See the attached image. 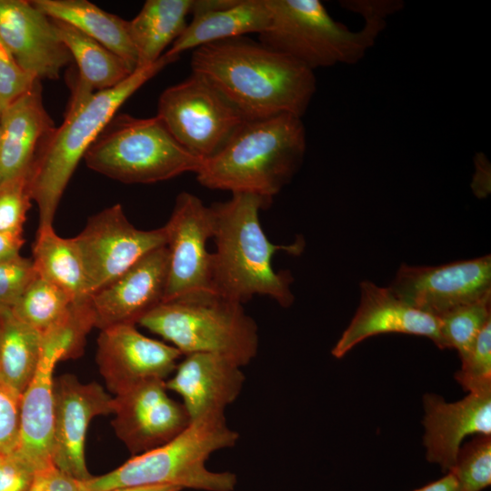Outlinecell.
Instances as JSON below:
<instances>
[{
	"label": "cell",
	"mask_w": 491,
	"mask_h": 491,
	"mask_svg": "<svg viewBox=\"0 0 491 491\" xmlns=\"http://www.w3.org/2000/svg\"><path fill=\"white\" fill-rule=\"evenodd\" d=\"M71 351L72 341L65 331L43 336L36 372L22 394L19 440L12 456L35 472L54 465V369L58 361L70 358Z\"/></svg>",
	"instance_id": "cell-14"
},
{
	"label": "cell",
	"mask_w": 491,
	"mask_h": 491,
	"mask_svg": "<svg viewBox=\"0 0 491 491\" xmlns=\"http://www.w3.org/2000/svg\"><path fill=\"white\" fill-rule=\"evenodd\" d=\"M182 356L175 346L141 334L135 325L102 329L97 338L99 372L115 396L146 380L165 381Z\"/></svg>",
	"instance_id": "cell-16"
},
{
	"label": "cell",
	"mask_w": 491,
	"mask_h": 491,
	"mask_svg": "<svg viewBox=\"0 0 491 491\" xmlns=\"http://www.w3.org/2000/svg\"><path fill=\"white\" fill-rule=\"evenodd\" d=\"M355 2H356V1H350V2H347L346 7H347L348 9H351V8H352V5H353V4H354ZM385 2H386V1H385ZM387 3H389V4L392 5L394 11L396 10V9H398L397 4H395L394 1H390V2H387Z\"/></svg>",
	"instance_id": "cell-42"
},
{
	"label": "cell",
	"mask_w": 491,
	"mask_h": 491,
	"mask_svg": "<svg viewBox=\"0 0 491 491\" xmlns=\"http://www.w3.org/2000/svg\"><path fill=\"white\" fill-rule=\"evenodd\" d=\"M402 333L426 336L445 349L440 319L403 302L388 289L371 281L360 283V302L350 324L332 349L336 358L365 339L380 334Z\"/></svg>",
	"instance_id": "cell-19"
},
{
	"label": "cell",
	"mask_w": 491,
	"mask_h": 491,
	"mask_svg": "<svg viewBox=\"0 0 491 491\" xmlns=\"http://www.w3.org/2000/svg\"><path fill=\"white\" fill-rule=\"evenodd\" d=\"M112 425L132 456L158 447L191 423L181 402L167 394L165 381L141 382L113 397Z\"/></svg>",
	"instance_id": "cell-13"
},
{
	"label": "cell",
	"mask_w": 491,
	"mask_h": 491,
	"mask_svg": "<svg viewBox=\"0 0 491 491\" xmlns=\"http://www.w3.org/2000/svg\"><path fill=\"white\" fill-rule=\"evenodd\" d=\"M239 438L225 414H211L192 421L169 442L133 456L117 468L85 481L86 491L171 485L182 489L233 491L236 476L214 472L205 462L215 451L234 446Z\"/></svg>",
	"instance_id": "cell-5"
},
{
	"label": "cell",
	"mask_w": 491,
	"mask_h": 491,
	"mask_svg": "<svg viewBox=\"0 0 491 491\" xmlns=\"http://www.w3.org/2000/svg\"><path fill=\"white\" fill-rule=\"evenodd\" d=\"M21 398V394L0 381V456H11L16 449Z\"/></svg>",
	"instance_id": "cell-35"
},
{
	"label": "cell",
	"mask_w": 491,
	"mask_h": 491,
	"mask_svg": "<svg viewBox=\"0 0 491 491\" xmlns=\"http://www.w3.org/2000/svg\"><path fill=\"white\" fill-rule=\"evenodd\" d=\"M272 200L253 194L235 193L212 206L215 214V251L211 253V289L243 304L256 295L271 297L283 307L294 302L288 271L276 272L272 258L283 250L300 255L302 238L291 245H275L266 235L259 213Z\"/></svg>",
	"instance_id": "cell-2"
},
{
	"label": "cell",
	"mask_w": 491,
	"mask_h": 491,
	"mask_svg": "<svg viewBox=\"0 0 491 491\" xmlns=\"http://www.w3.org/2000/svg\"><path fill=\"white\" fill-rule=\"evenodd\" d=\"M155 116L185 149L203 160L245 120L210 82L195 73L162 92Z\"/></svg>",
	"instance_id": "cell-9"
},
{
	"label": "cell",
	"mask_w": 491,
	"mask_h": 491,
	"mask_svg": "<svg viewBox=\"0 0 491 491\" xmlns=\"http://www.w3.org/2000/svg\"><path fill=\"white\" fill-rule=\"evenodd\" d=\"M53 21L77 65L78 77L93 90L113 88L134 72L124 59L99 42L69 24Z\"/></svg>",
	"instance_id": "cell-28"
},
{
	"label": "cell",
	"mask_w": 491,
	"mask_h": 491,
	"mask_svg": "<svg viewBox=\"0 0 491 491\" xmlns=\"http://www.w3.org/2000/svg\"><path fill=\"white\" fill-rule=\"evenodd\" d=\"M426 459L451 471L463 439L468 435H491V391L469 393L463 399L447 403L426 394L423 399Z\"/></svg>",
	"instance_id": "cell-21"
},
{
	"label": "cell",
	"mask_w": 491,
	"mask_h": 491,
	"mask_svg": "<svg viewBox=\"0 0 491 491\" xmlns=\"http://www.w3.org/2000/svg\"><path fill=\"white\" fill-rule=\"evenodd\" d=\"M1 114H2V108L0 106V138H1Z\"/></svg>",
	"instance_id": "cell-43"
},
{
	"label": "cell",
	"mask_w": 491,
	"mask_h": 491,
	"mask_svg": "<svg viewBox=\"0 0 491 491\" xmlns=\"http://www.w3.org/2000/svg\"><path fill=\"white\" fill-rule=\"evenodd\" d=\"M35 471L14 456H0V491H28Z\"/></svg>",
	"instance_id": "cell-38"
},
{
	"label": "cell",
	"mask_w": 491,
	"mask_h": 491,
	"mask_svg": "<svg viewBox=\"0 0 491 491\" xmlns=\"http://www.w3.org/2000/svg\"><path fill=\"white\" fill-rule=\"evenodd\" d=\"M191 67L245 119L280 114L302 117L316 87L313 70L244 36L194 49Z\"/></svg>",
	"instance_id": "cell-1"
},
{
	"label": "cell",
	"mask_w": 491,
	"mask_h": 491,
	"mask_svg": "<svg viewBox=\"0 0 491 491\" xmlns=\"http://www.w3.org/2000/svg\"><path fill=\"white\" fill-rule=\"evenodd\" d=\"M84 159L90 169L125 184H150L196 173L203 162L185 149L156 116L128 115L113 117Z\"/></svg>",
	"instance_id": "cell-8"
},
{
	"label": "cell",
	"mask_w": 491,
	"mask_h": 491,
	"mask_svg": "<svg viewBox=\"0 0 491 491\" xmlns=\"http://www.w3.org/2000/svg\"><path fill=\"white\" fill-rule=\"evenodd\" d=\"M238 364L212 353H194L178 362L165 380L182 398L190 421L225 410L240 395L246 376Z\"/></svg>",
	"instance_id": "cell-20"
},
{
	"label": "cell",
	"mask_w": 491,
	"mask_h": 491,
	"mask_svg": "<svg viewBox=\"0 0 491 491\" xmlns=\"http://www.w3.org/2000/svg\"><path fill=\"white\" fill-rule=\"evenodd\" d=\"M31 3L52 19L63 21L137 68L138 56L132 42L128 21L110 14L86 0H34Z\"/></svg>",
	"instance_id": "cell-24"
},
{
	"label": "cell",
	"mask_w": 491,
	"mask_h": 491,
	"mask_svg": "<svg viewBox=\"0 0 491 491\" xmlns=\"http://www.w3.org/2000/svg\"><path fill=\"white\" fill-rule=\"evenodd\" d=\"M168 272L163 302L212 292L211 253L206 243L215 234V214L201 199L180 193L164 225Z\"/></svg>",
	"instance_id": "cell-11"
},
{
	"label": "cell",
	"mask_w": 491,
	"mask_h": 491,
	"mask_svg": "<svg viewBox=\"0 0 491 491\" xmlns=\"http://www.w3.org/2000/svg\"><path fill=\"white\" fill-rule=\"evenodd\" d=\"M438 318L445 349H456L462 361L469 354L481 330L491 321V293Z\"/></svg>",
	"instance_id": "cell-30"
},
{
	"label": "cell",
	"mask_w": 491,
	"mask_h": 491,
	"mask_svg": "<svg viewBox=\"0 0 491 491\" xmlns=\"http://www.w3.org/2000/svg\"><path fill=\"white\" fill-rule=\"evenodd\" d=\"M32 261L38 276L65 290L75 302L90 297L85 271L74 239L59 236L53 225L38 227Z\"/></svg>",
	"instance_id": "cell-26"
},
{
	"label": "cell",
	"mask_w": 491,
	"mask_h": 491,
	"mask_svg": "<svg viewBox=\"0 0 491 491\" xmlns=\"http://www.w3.org/2000/svg\"><path fill=\"white\" fill-rule=\"evenodd\" d=\"M30 171L3 181L0 186V232L22 234L30 207Z\"/></svg>",
	"instance_id": "cell-33"
},
{
	"label": "cell",
	"mask_w": 491,
	"mask_h": 491,
	"mask_svg": "<svg viewBox=\"0 0 491 491\" xmlns=\"http://www.w3.org/2000/svg\"><path fill=\"white\" fill-rule=\"evenodd\" d=\"M193 18L167 55L220 40L265 32L270 24L269 0H193Z\"/></svg>",
	"instance_id": "cell-23"
},
{
	"label": "cell",
	"mask_w": 491,
	"mask_h": 491,
	"mask_svg": "<svg viewBox=\"0 0 491 491\" xmlns=\"http://www.w3.org/2000/svg\"><path fill=\"white\" fill-rule=\"evenodd\" d=\"M179 56L165 53L154 64L136 68L113 88L96 91L78 76L65 120L45 143L30 169V192L39 226L53 225L55 215L75 169L120 106L142 85Z\"/></svg>",
	"instance_id": "cell-3"
},
{
	"label": "cell",
	"mask_w": 491,
	"mask_h": 491,
	"mask_svg": "<svg viewBox=\"0 0 491 491\" xmlns=\"http://www.w3.org/2000/svg\"><path fill=\"white\" fill-rule=\"evenodd\" d=\"M414 491H463V488L456 475L452 471H449L439 480Z\"/></svg>",
	"instance_id": "cell-40"
},
{
	"label": "cell",
	"mask_w": 491,
	"mask_h": 491,
	"mask_svg": "<svg viewBox=\"0 0 491 491\" xmlns=\"http://www.w3.org/2000/svg\"></svg>",
	"instance_id": "cell-45"
},
{
	"label": "cell",
	"mask_w": 491,
	"mask_h": 491,
	"mask_svg": "<svg viewBox=\"0 0 491 491\" xmlns=\"http://www.w3.org/2000/svg\"><path fill=\"white\" fill-rule=\"evenodd\" d=\"M456 379L469 393L491 391V321L479 333Z\"/></svg>",
	"instance_id": "cell-32"
},
{
	"label": "cell",
	"mask_w": 491,
	"mask_h": 491,
	"mask_svg": "<svg viewBox=\"0 0 491 491\" xmlns=\"http://www.w3.org/2000/svg\"><path fill=\"white\" fill-rule=\"evenodd\" d=\"M53 464L79 479L93 476L86 467L85 445L91 420L112 414L113 397L95 382L84 384L73 375L54 381Z\"/></svg>",
	"instance_id": "cell-15"
},
{
	"label": "cell",
	"mask_w": 491,
	"mask_h": 491,
	"mask_svg": "<svg viewBox=\"0 0 491 491\" xmlns=\"http://www.w3.org/2000/svg\"><path fill=\"white\" fill-rule=\"evenodd\" d=\"M0 41L37 80L57 79L72 60L52 18L31 1L0 0Z\"/></svg>",
	"instance_id": "cell-17"
},
{
	"label": "cell",
	"mask_w": 491,
	"mask_h": 491,
	"mask_svg": "<svg viewBox=\"0 0 491 491\" xmlns=\"http://www.w3.org/2000/svg\"><path fill=\"white\" fill-rule=\"evenodd\" d=\"M75 303L65 290L36 276L11 312L43 336L68 318Z\"/></svg>",
	"instance_id": "cell-29"
},
{
	"label": "cell",
	"mask_w": 491,
	"mask_h": 491,
	"mask_svg": "<svg viewBox=\"0 0 491 491\" xmlns=\"http://www.w3.org/2000/svg\"><path fill=\"white\" fill-rule=\"evenodd\" d=\"M2 183H3V179H2V177L0 175V186H1Z\"/></svg>",
	"instance_id": "cell-44"
},
{
	"label": "cell",
	"mask_w": 491,
	"mask_h": 491,
	"mask_svg": "<svg viewBox=\"0 0 491 491\" xmlns=\"http://www.w3.org/2000/svg\"><path fill=\"white\" fill-rule=\"evenodd\" d=\"M73 239L84 265L89 296L151 251L166 246L164 226L154 230L135 227L120 204L89 217L83 231Z\"/></svg>",
	"instance_id": "cell-10"
},
{
	"label": "cell",
	"mask_w": 491,
	"mask_h": 491,
	"mask_svg": "<svg viewBox=\"0 0 491 491\" xmlns=\"http://www.w3.org/2000/svg\"><path fill=\"white\" fill-rule=\"evenodd\" d=\"M168 272L166 246L134 264L113 282L89 297L95 327L100 330L135 325L163 302Z\"/></svg>",
	"instance_id": "cell-18"
},
{
	"label": "cell",
	"mask_w": 491,
	"mask_h": 491,
	"mask_svg": "<svg viewBox=\"0 0 491 491\" xmlns=\"http://www.w3.org/2000/svg\"><path fill=\"white\" fill-rule=\"evenodd\" d=\"M25 243L22 234L0 232V262L15 258Z\"/></svg>",
	"instance_id": "cell-39"
},
{
	"label": "cell",
	"mask_w": 491,
	"mask_h": 491,
	"mask_svg": "<svg viewBox=\"0 0 491 491\" xmlns=\"http://www.w3.org/2000/svg\"><path fill=\"white\" fill-rule=\"evenodd\" d=\"M36 276L32 259L18 256L0 262V315L13 308Z\"/></svg>",
	"instance_id": "cell-34"
},
{
	"label": "cell",
	"mask_w": 491,
	"mask_h": 491,
	"mask_svg": "<svg viewBox=\"0 0 491 491\" xmlns=\"http://www.w3.org/2000/svg\"><path fill=\"white\" fill-rule=\"evenodd\" d=\"M85 481L52 465L35 472L28 491H86Z\"/></svg>",
	"instance_id": "cell-37"
},
{
	"label": "cell",
	"mask_w": 491,
	"mask_h": 491,
	"mask_svg": "<svg viewBox=\"0 0 491 491\" xmlns=\"http://www.w3.org/2000/svg\"><path fill=\"white\" fill-rule=\"evenodd\" d=\"M37 81L14 59L0 41V106L3 109L27 92ZM40 81V80H39Z\"/></svg>",
	"instance_id": "cell-36"
},
{
	"label": "cell",
	"mask_w": 491,
	"mask_h": 491,
	"mask_svg": "<svg viewBox=\"0 0 491 491\" xmlns=\"http://www.w3.org/2000/svg\"><path fill=\"white\" fill-rule=\"evenodd\" d=\"M388 289L407 305L438 317L491 293V256L434 266L402 264Z\"/></svg>",
	"instance_id": "cell-12"
},
{
	"label": "cell",
	"mask_w": 491,
	"mask_h": 491,
	"mask_svg": "<svg viewBox=\"0 0 491 491\" xmlns=\"http://www.w3.org/2000/svg\"><path fill=\"white\" fill-rule=\"evenodd\" d=\"M306 149L301 117L280 114L245 119L196 174L206 188L273 200L302 165Z\"/></svg>",
	"instance_id": "cell-4"
},
{
	"label": "cell",
	"mask_w": 491,
	"mask_h": 491,
	"mask_svg": "<svg viewBox=\"0 0 491 491\" xmlns=\"http://www.w3.org/2000/svg\"><path fill=\"white\" fill-rule=\"evenodd\" d=\"M183 489L171 485L144 486L114 488L108 491H182Z\"/></svg>",
	"instance_id": "cell-41"
},
{
	"label": "cell",
	"mask_w": 491,
	"mask_h": 491,
	"mask_svg": "<svg viewBox=\"0 0 491 491\" xmlns=\"http://www.w3.org/2000/svg\"><path fill=\"white\" fill-rule=\"evenodd\" d=\"M43 103L37 80L27 92L2 109L0 175L3 181L30 171L37 155L55 131Z\"/></svg>",
	"instance_id": "cell-22"
},
{
	"label": "cell",
	"mask_w": 491,
	"mask_h": 491,
	"mask_svg": "<svg viewBox=\"0 0 491 491\" xmlns=\"http://www.w3.org/2000/svg\"><path fill=\"white\" fill-rule=\"evenodd\" d=\"M43 336L10 311L0 315V381L23 394L41 357Z\"/></svg>",
	"instance_id": "cell-27"
},
{
	"label": "cell",
	"mask_w": 491,
	"mask_h": 491,
	"mask_svg": "<svg viewBox=\"0 0 491 491\" xmlns=\"http://www.w3.org/2000/svg\"><path fill=\"white\" fill-rule=\"evenodd\" d=\"M463 491H482L491 483V436L477 435L460 447L451 470Z\"/></svg>",
	"instance_id": "cell-31"
},
{
	"label": "cell",
	"mask_w": 491,
	"mask_h": 491,
	"mask_svg": "<svg viewBox=\"0 0 491 491\" xmlns=\"http://www.w3.org/2000/svg\"><path fill=\"white\" fill-rule=\"evenodd\" d=\"M137 324L170 342L183 356L212 353L244 366L258 350L257 326L242 304L212 292L161 303Z\"/></svg>",
	"instance_id": "cell-7"
},
{
	"label": "cell",
	"mask_w": 491,
	"mask_h": 491,
	"mask_svg": "<svg viewBox=\"0 0 491 491\" xmlns=\"http://www.w3.org/2000/svg\"><path fill=\"white\" fill-rule=\"evenodd\" d=\"M193 0H147L135 18L128 21L129 34L138 56L137 68L154 64L165 48L187 26Z\"/></svg>",
	"instance_id": "cell-25"
},
{
	"label": "cell",
	"mask_w": 491,
	"mask_h": 491,
	"mask_svg": "<svg viewBox=\"0 0 491 491\" xmlns=\"http://www.w3.org/2000/svg\"><path fill=\"white\" fill-rule=\"evenodd\" d=\"M271 20L259 35L265 46L311 70L337 64H356L374 45L386 27V13L366 10V24L351 31L335 21L318 0H269Z\"/></svg>",
	"instance_id": "cell-6"
}]
</instances>
